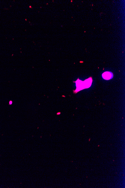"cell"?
I'll use <instances>...</instances> for the list:
<instances>
[{"mask_svg":"<svg viewBox=\"0 0 125 188\" xmlns=\"http://www.w3.org/2000/svg\"><path fill=\"white\" fill-rule=\"evenodd\" d=\"M92 79L91 77L86 80L84 82L78 80L76 82L77 90H78V91L82 90L83 89L89 88L92 84Z\"/></svg>","mask_w":125,"mask_h":188,"instance_id":"1","label":"cell"},{"mask_svg":"<svg viewBox=\"0 0 125 188\" xmlns=\"http://www.w3.org/2000/svg\"><path fill=\"white\" fill-rule=\"evenodd\" d=\"M113 73L110 72H105L102 74L103 78L106 80L111 79L113 77Z\"/></svg>","mask_w":125,"mask_h":188,"instance_id":"2","label":"cell"}]
</instances>
